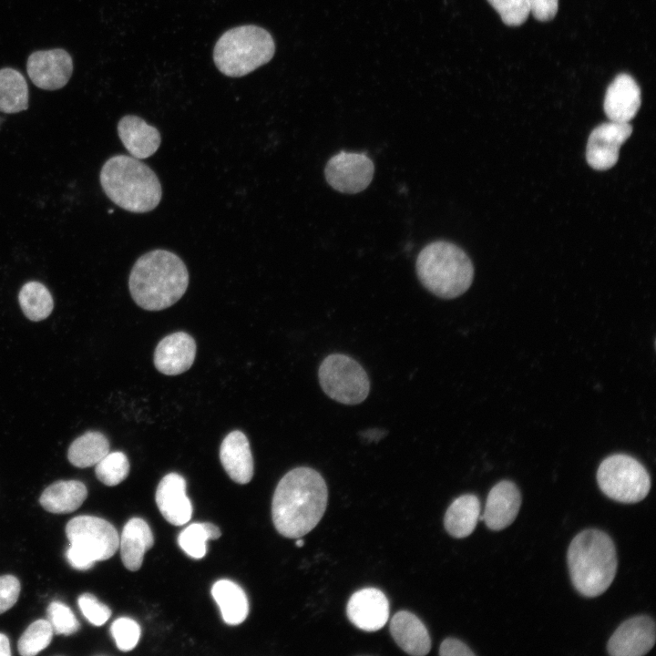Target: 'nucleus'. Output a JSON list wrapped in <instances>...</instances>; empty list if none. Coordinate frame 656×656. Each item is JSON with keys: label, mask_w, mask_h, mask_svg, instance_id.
<instances>
[{"label": "nucleus", "mask_w": 656, "mask_h": 656, "mask_svg": "<svg viewBox=\"0 0 656 656\" xmlns=\"http://www.w3.org/2000/svg\"><path fill=\"white\" fill-rule=\"evenodd\" d=\"M655 643V623L647 615L623 621L610 636L607 650L612 656H641Z\"/></svg>", "instance_id": "ddd939ff"}, {"label": "nucleus", "mask_w": 656, "mask_h": 656, "mask_svg": "<svg viewBox=\"0 0 656 656\" xmlns=\"http://www.w3.org/2000/svg\"><path fill=\"white\" fill-rule=\"evenodd\" d=\"M390 632L396 644L410 655L423 656L430 651L431 639L428 630L412 612H396L390 622Z\"/></svg>", "instance_id": "412c9836"}, {"label": "nucleus", "mask_w": 656, "mask_h": 656, "mask_svg": "<svg viewBox=\"0 0 656 656\" xmlns=\"http://www.w3.org/2000/svg\"><path fill=\"white\" fill-rule=\"evenodd\" d=\"M18 302L24 314L34 322L48 317L54 307V301L48 289L36 281L28 282L22 286Z\"/></svg>", "instance_id": "cd10ccee"}, {"label": "nucleus", "mask_w": 656, "mask_h": 656, "mask_svg": "<svg viewBox=\"0 0 656 656\" xmlns=\"http://www.w3.org/2000/svg\"><path fill=\"white\" fill-rule=\"evenodd\" d=\"M118 137L132 157L144 159L152 156L161 143L159 131L143 118L127 115L118 123Z\"/></svg>", "instance_id": "6ab92c4d"}, {"label": "nucleus", "mask_w": 656, "mask_h": 656, "mask_svg": "<svg viewBox=\"0 0 656 656\" xmlns=\"http://www.w3.org/2000/svg\"><path fill=\"white\" fill-rule=\"evenodd\" d=\"M46 616L55 634L67 636L80 629V624L71 609L61 601H52L46 609Z\"/></svg>", "instance_id": "2f4dec72"}, {"label": "nucleus", "mask_w": 656, "mask_h": 656, "mask_svg": "<svg viewBox=\"0 0 656 656\" xmlns=\"http://www.w3.org/2000/svg\"><path fill=\"white\" fill-rule=\"evenodd\" d=\"M153 544V534L148 523L140 518H130L119 538L118 547L124 566L131 571L138 570L145 553Z\"/></svg>", "instance_id": "4be33fe9"}, {"label": "nucleus", "mask_w": 656, "mask_h": 656, "mask_svg": "<svg viewBox=\"0 0 656 656\" xmlns=\"http://www.w3.org/2000/svg\"><path fill=\"white\" fill-rule=\"evenodd\" d=\"M520 505L521 495L518 487L508 480L500 481L489 491L479 520L484 521L491 530L504 529L515 520Z\"/></svg>", "instance_id": "2eb2a0df"}, {"label": "nucleus", "mask_w": 656, "mask_h": 656, "mask_svg": "<svg viewBox=\"0 0 656 656\" xmlns=\"http://www.w3.org/2000/svg\"><path fill=\"white\" fill-rule=\"evenodd\" d=\"M53 629L47 620H37L23 632L17 642L22 656H34L46 649L53 638Z\"/></svg>", "instance_id": "c756f323"}, {"label": "nucleus", "mask_w": 656, "mask_h": 656, "mask_svg": "<svg viewBox=\"0 0 656 656\" xmlns=\"http://www.w3.org/2000/svg\"><path fill=\"white\" fill-rule=\"evenodd\" d=\"M77 603L85 618L95 626L103 625L111 616L110 609L93 594H81Z\"/></svg>", "instance_id": "f704fd0d"}, {"label": "nucleus", "mask_w": 656, "mask_h": 656, "mask_svg": "<svg viewBox=\"0 0 656 656\" xmlns=\"http://www.w3.org/2000/svg\"><path fill=\"white\" fill-rule=\"evenodd\" d=\"M567 558L571 581L583 596H600L615 578L616 548L610 537L601 530L579 532L570 542Z\"/></svg>", "instance_id": "20e7f679"}, {"label": "nucleus", "mask_w": 656, "mask_h": 656, "mask_svg": "<svg viewBox=\"0 0 656 656\" xmlns=\"http://www.w3.org/2000/svg\"><path fill=\"white\" fill-rule=\"evenodd\" d=\"M597 481L607 497L621 503L640 502L651 488V477L646 468L625 454L606 457L598 468Z\"/></svg>", "instance_id": "0eeeda50"}, {"label": "nucleus", "mask_w": 656, "mask_h": 656, "mask_svg": "<svg viewBox=\"0 0 656 656\" xmlns=\"http://www.w3.org/2000/svg\"><path fill=\"white\" fill-rule=\"evenodd\" d=\"M441 656H473L475 653L463 641L456 638H446L439 648Z\"/></svg>", "instance_id": "4c0bfd02"}, {"label": "nucleus", "mask_w": 656, "mask_h": 656, "mask_svg": "<svg viewBox=\"0 0 656 656\" xmlns=\"http://www.w3.org/2000/svg\"><path fill=\"white\" fill-rule=\"evenodd\" d=\"M99 179L108 199L128 211L149 212L160 202L162 190L157 175L132 156L109 158L101 168Z\"/></svg>", "instance_id": "7ed1b4c3"}, {"label": "nucleus", "mask_w": 656, "mask_h": 656, "mask_svg": "<svg viewBox=\"0 0 656 656\" xmlns=\"http://www.w3.org/2000/svg\"><path fill=\"white\" fill-rule=\"evenodd\" d=\"M220 536V529L212 523H193L180 532L178 543L190 557L201 559L207 551L206 542Z\"/></svg>", "instance_id": "c85d7f7f"}, {"label": "nucleus", "mask_w": 656, "mask_h": 656, "mask_svg": "<svg viewBox=\"0 0 656 656\" xmlns=\"http://www.w3.org/2000/svg\"><path fill=\"white\" fill-rule=\"evenodd\" d=\"M95 473L103 484L109 487L117 486L124 481L129 473L128 457L119 451L108 452L96 465Z\"/></svg>", "instance_id": "7c9ffc66"}, {"label": "nucleus", "mask_w": 656, "mask_h": 656, "mask_svg": "<svg viewBox=\"0 0 656 656\" xmlns=\"http://www.w3.org/2000/svg\"><path fill=\"white\" fill-rule=\"evenodd\" d=\"M500 15L502 21L510 26L522 25L530 14L528 0H487Z\"/></svg>", "instance_id": "72a5a7b5"}, {"label": "nucleus", "mask_w": 656, "mask_h": 656, "mask_svg": "<svg viewBox=\"0 0 656 656\" xmlns=\"http://www.w3.org/2000/svg\"><path fill=\"white\" fill-rule=\"evenodd\" d=\"M220 463L229 477L238 484H247L253 476V458L246 436L232 431L223 439L220 448Z\"/></svg>", "instance_id": "aec40b11"}, {"label": "nucleus", "mask_w": 656, "mask_h": 656, "mask_svg": "<svg viewBox=\"0 0 656 656\" xmlns=\"http://www.w3.org/2000/svg\"><path fill=\"white\" fill-rule=\"evenodd\" d=\"M68 563L76 569L87 570L94 565V561L90 559L85 553L77 548L70 545L66 552Z\"/></svg>", "instance_id": "58836bf2"}, {"label": "nucleus", "mask_w": 656, "mask_h": 656, "mask_svg": "<svg viewBox=\"0 0 656 656\" xmlns=\"http://www.w3.org/2000/svg\"><path fill=\"white\" fill-rule=\"evenodd\" d=\"M110 632L117 647L122 651L133 650L140 638V627L130 618L122 617L113 621Z\"/></svg>", "instance_id": "473e14b6"}, {"label": "nucleus", "mask_w": 656, "mask_h": 656, "mask_svg": "<svg viewBox=\"0 0 656 656\" xmlns=\"http://www.w3.org/2000/svg\"><path fill=\"white\" fill-rule=\"evenodd\" d=\"M328 499L323 477L315 469L296 467L279 481L272 497V517L283 537L299 538L316 527Z\"/></svg>", "instance_id": "f257e3e1"}, {"label": "nucleus", "mask_w": 656, "mask_h": 656, "mask_svg": "<svg viewBox=\"0 0 656 656\" xmlns=\"http://www.w3.org/2000/svg\"><path fill=\"white\" fill-rule=\"evenodd\" d=\"M274 52L275 44L267 30L245 25L229 29L218 39L213 60L225 76L240 77L268 63Z\"/></svg>", "instance_id": "423d86ee"}, {"label": "nucleus", "mask_w": 656, "mask_h": 656, "mask_svg": "<svg viewBox=\"0 0 656 656\" xmlns=\"http://www.w3.org/2000/svg\"><path fill=\"white\" fill-rule=\"evenodd\" d=\"M21 585L18 579L13 575L0 577V614L11 609L20 594Z\"/></svg>", "instance_id": "c9c22d12"}, {"label": "nucleus", "mask_w": 656, "mask_h": 656, "mask_svg": "<svg viewBox=\"0 0 656 656\" xmlns=\"http://www.w3.org/2000/svg\"><path fill=\"white\" fill-rule=\"evenodd\" d=\"M28 86L25 77L12 67L0 69V111L15 114L27 109Z\"/></svg>", "instance_id": "a878e982"}, {"label": "nucleus", "mask_w": 656, "mask_h": 656, "mask_svg": "<svg viewBox=\"0 0 656 656\" xmlns=\"http://www.w3.org/2000/svg\"><path fill=\"white\" fill-rule=\"evenodd\" d=\"M66 535L70 545L94 562L108 559L119 546V537L114 526L95 516L73 518L66 526Z\"/></svg>", "instance_id": "1a4fd4ad"}, {"label": "nucleus", "mask_w": 656, "mask_h": 656, "mask_svg": "<svg viewBox=\"0 0 656 656\" xmlns=\"http://www.w3.org/2000/svg\"><path fill=\"white\" fill-rule=\"evenodd\" d=\"M374 171V163L366 154L341 151L328 160L324 175L334 190L354 194L367 188Z\"/></svg>", "instance_id": "9d476101"}, {"label": "nucleus", "mask_w": 656, "mask_h": 656, "mask_svg": "<svg viewBox=\"0 0 656 656\" xmlns=\"http://www.w3.org/2000/svg\"><path fill=\"white\" fill-rule=\"evenodd\" d=\"M530 13L542 22L553 19L558 12L559 0H528Z\"/></svg>", "instance_id": "e433bc0d"}, {"label": "nucleus", "mask_w": 656, "mask_h": 656, "mask_svg": "<svg viewBox=\"0 0 656 656\" xmlns=\"http://www.w3.org/2000/svg\"><path fill=\"white\" fill-rule=\"evenodd\" d=\"M155 498L161 515L169 523L181 526L190 520L192 506L186 494V481L180 475H166L157 487Z\"/></svg>", "instance_id": "f3484780"}, {"label": "nucleus", "mask_w": 656, "mask_h": 656, "mask_svg": "<svg viewBox=\"0 0 656 656\" xmlns=\"http://www.w3.org/2000/svg\"><path fill=\"white\" fill-rule=\"evenodd\" d=\"M641 89L627 74L618 75L608 87L604 98V112L610 121L629 122L641 107Z\"/></svg>", "instance_id": "a211bd4d"}, {"label": "nucleus", "mask_w": 656, "mask_h": 656, "mask_svg": "<svg viewBox=\"0 0 656 656\" xmlns=\"http://www.w3.org/2000/svg\"><path fill=\"white\" fill-rule=\"evenodd\" d=\"M196 356V343L188 333L178 332L164 337L154 353L155 367L167 375L189 370Z\"/></svg>", "instance_id": "dca6fc26"}, {"label": "nucleus", "mask_w": 656, "mask_h": 656, "mask_svg": "<svg viewBox=\"0 0 656 656\" xmlns=\"http://www.w3.org/2000/svg\"><path fill=\"white\" fill-rule=\"evenodd\" d=\"M318 377L323 391L343 405H358L370 391V380L363 366L343 354L327 355L319 366Z\"/></svg>", "instance_id": "6e6552de"}, {"label": "nucleus", "mask_w": 656, "mask_h": 656, "mask_svg": "<svg viewBox=\"0 0 656 656\" xmlns=\"http://www.w3.org/2000/svg\"><path fill=\"white\" fill-rule=\"evenodd\" d=\"M87 497L86 486L78 480H60L48 486L39 502L48 512L66 514L77 510Z\"/></svg>", "instance_id": "5701e85b"}, {"label": "nucleus", "mask_w": 656, "mask_h": 656, "mask_svg": "<svg viewBox=\"0 0 656 656\" xmlns=\"http://www.w3.org/2000/svg\"><path fill=\"white\" fill-rule=\"evenodd\" d=\"M10 643L7 636L4 633H0V656H10Z\"/></svg>", "instance_id": "ea45409f"}, {"label": "nucleus", "mask_w": 656, "mask_h": 656, "mask_svg": "<svg viewBox=\"0 0 656 656\" xmlns=\"http://www.w3.org/2000/svg\"><path fill=\"white\" fill-rule=\"evenodd\" d=\"M189 284L183 261L167 250H154L133 265L128 287L135 302L148 311H160L177 302Z\"/></svg>", "instance_id": "f03ea898"}, {"label": "nucleus", "mask_w": 656, "mask_h": 656, "mask_svg": "<svg viewBox=\"0 0 656 656\" xmlns=\"http://www.w3.org/2000/svg\"><path fill=\"white\" fill-rule=\"evenodd\" d=\"M109 452V442L100 432L89 431L72 442L67 451L69 462L80 468L96 466Z\"/></svg>", "instance_id": "bb28decb"}, {"label": "nucleus", "mask_w": 656, "mask_h": 656, "mask_svg": "<svg viewBox=\"0 0 656 656\" xmlns=\"http://www.w3.org/2000/svg\"><path fill=\"white\" fill-rule=\"evenodd\" d=\"M629 122L610 121L595 128L588 139L586 159L597 170L612 168L619 159L620 146L631 135Z\"/></svg>", "instance_id": "f8f14e48"}, {"label": "nucleus", "mask_w": 656, "mask_h": 656, "mask_svg": "<svg viewBox=\"0 0 656 656\" xmlns=\"http://www.w3.org/2000/svg\"><path fill=\"white\" fill-rule=\"evenodd\" d=\"M346 613L350 621L358 629L375 631L382 629L388 620L389 601L378 589H362L351 596Z\"/></svg>", "instance_id": "4468645a"}, {"label": "nucleus", "mask_w": 656, "mask_h": 656, "mask_svg": "<svg viewBox=\"0 0 656 656\" xmlns=\"http://www.w3.org/2000/svg\"><path fill=\"white\" fill-rule=\"evenodd\" d=\"M422 285L436 296L453 299L470 287L474 267L466 253L454 243L436 241L425 246L415 262Z\"/></svg>", "instance_id": "39448f33"}, {"label": "nucleus", "mask_w": 656, "mask_h": 656, "mask_svg": "<svg viewBox=\"0 0 656 656\" xmlns=\"http://www.w3.org/2000/svg\"><path fill=\"white\" fill-rule=\"evenodd\" d=\"M295 544L297 547H302L304 544V541L303 539L299 538L296 540Z\"/></svg>", "instance_id": "a19ab883"}, {"label": "nucleus", "mask_w": 656, "mask_h": 656, "mask_svg": "<svg viewBox=\"0 0 656 656\" xmlns=\"http://www.w3.org/2000/svg\"><path fill=\"white\" fill-rule=\"evenodd\" d=\"M223 620L229 625H239L249 614V602L244 590L235 582L220 579L211 588Z\"/></svg>", "instance_id": "393cba45"}, {"label": "nucleus", "mask_w": 656, "mask_h": 656, "mask_svg": "<svg viewBox=\"0 0 656 656\" xmlns=\"http://www.w3.org/2000/svg\"><path fill=\"white\" fill-rule=\"evenodd\" d=\"M479 517L480 503L477 497L472 494L462 495L448 507L444 525L449 535L462 538L474 531Z\"/></svg>", "instance_id": "b1692460"}, {"label": "nucleus", "mask_w": 656, "mask_h": 656, "mask_svg": "<svg viewBox=\"0 0 656 656\" xmlns=\"http://www.w3.org/2000/svg\"><path fill=\"white\" fill-rule=\"evenodd\" d=\"M73 69L72 56L63 48L35 51L26 61L30 80L44 90H56L65 87Z\"/></svg>", "instance_id": "9b49d317"}]
</instances>
